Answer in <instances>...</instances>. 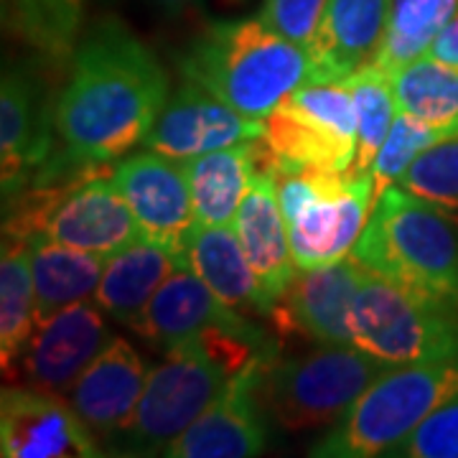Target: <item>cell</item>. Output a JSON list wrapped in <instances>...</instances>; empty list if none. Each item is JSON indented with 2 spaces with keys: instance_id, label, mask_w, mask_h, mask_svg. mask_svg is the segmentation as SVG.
<instances>
[{
  "instance_id": "cell-1",
  "label": "cell",
  "mask_w": 458,
  "mask_h": 458,
  "mask_svg": "<svg viewBox=\"0 0 458 458\" xmlns=\"http://www.w3.org/2000/svg\"><path fill=\"white\" fill-rule=\"evenodd\" d=\"M69 62L64 89L54 102L59 146L33 181L125 158L143 146L171 95L164 64L120 18L98 21Z\"/></svg>"
},
{
  "instance_id": "cell-2",
  "label": "cell",
  "mask_w": 458,
  "mask_h": 458,
  "mask_svg": "<svg viewBox=\"0 0 458 458\" xmlns=\"http://www.w3.org/2000/svg\"><path fill=\"white\" fill-rule=\"evenodd\" d=\"M183 80L204 87L250 120L265 123L293 89L309 82V51L262 18L216 21L181 54Z\"/></svg>"
},
{
  "instance_id": "cell-3",
  "label": "cell",
  "mask_w": 458,
  "mask_h": 458,
  "mask_svg": "<svg viewBox=\"0 0 458 458\" xmlns=\"http://www.w3.org/2000/svg\"><path fill=\"white\" fill-rule=\"evenodd\" d=\"M352 255L403 291L458 311L456 219L403 186L377 197Z\"/></svg>"
},
{
  "instance_id": "cell-4",
  "label": "cell",
  "mask_w": 458,
  "mask_h": 458,
  "mask_svg": "<svg viewBox=\"0 0 458 458\" xmlns=\"http://www.w3.org/2000/svg\"><path fill=\"white\" fill-rule=\"evenodd\" d=\"M3 234L54 242L113 258L140 237L128 201L117 191L110 164L82 165L56 179L36 181L5 201Z\"/></svg>"
},
{
  "instance_id": "cell-5",
  "label": "cell",
  "mask_w": 458,
  "mask_h": 458,
  "mask_svg": "<svg viewBox=\"0 0 458 458\" xmlns=\"http://www.w3.org/2000/svg\"><path fill=\"white\" fill-rule=\"evenodd\" d=\"M456 393L458 360L393 364L364 390L334 430L313 445L311 456H387Z\"/></svg>"
},
{
  "instance_id": "cell-6",
  "label": "cell",
  "mask_w": 458,
  "mask_h": 458,
  "mask_svg": "<svg viewBox=\"0 0 458 458\" xmlns=\"http://www.w3.org/2000/svg\"><path fill=\"white\" fill-rule=\"evenodd\" d=\"M385 364L354 344H318L301 354L270 357L262 372V403L283 430L336 426Z\"/></svg>"
},
{
  "instance_id": "cell-7",
  "label": "cell",
  "mask_w": 458,
  "mask_h": 458,
  "mask_svg": "<svg viewBox=\"0 0 458 458\" xmlns=\"http://www.w3.org/2000/svg\"><path fill=\"white\" fill-rule=\"evenodd\" d=\"M278 201L298 270L344 260L377 201L369 171L303 168L276 176Z\"/></svg>"
},
{
  "instance_id": "cell-8",
  "label": "cell",
  "mask_w": 458,
  "mask_h": 458,
  "mask_svg": "<svg viewBox=\"0 0 458 458\" xmlns=\"http://www.w3.org/2000/svg\"><path fill=\"white\" fill-rule=\"evenodd\" d=\"M232 375L237 372L201 342L165 352V360L148 372L131 418L102 441V448L114 456H164L219 397Z\"/></svg>"
},
{
  "instance_id": "cell-9",
  "label": "cell",
  "mask_w": 458,
  "mask_h": 458,
  "mask_svg": "<svg viewBox=\"0 0 458 458\" xmlns=\"http://www.w3.org/2000/svg\"><path fill=\"white\" fill-rule=\"evenodd\" d=\"M349 327L352 344L385 364L458 360L456 309L423 301L367 267Z\"/></svg>"
},
{
  "instance_id": "cell-10",
  "label": "cell",
  "mask_w": 458,
  "mask_h": 458,
  "mask_svg": "<svg viewBox=\"0 0 458 458\" xmlns=\"http://www.w3.org/2000/svg\"><path fill=\"white\" fill-rule=\"evenodd\" d=\"M113 181L131 207L140 237L164 247L186 267L197 214L181 161L146 148L114 165Z\"/></svg>"
},
{
  "instance_id": "cell-11",
  "label": "cell",
  "mask_w": 458,
  "mask_h": 458,
  "mask_svg": "<svg viewBox=\"0 0 458 458\" xmlns=\"http://www.w3.org/2000/svg\"><path fill=\"white\" fill-rule=\"evenodd\" d=\"M99 438L64 394L5 385L0 394V454L5 458L102 456Z\"/></svg>"
},
{
  "instance_id": "cell-12",
  "label": "cell",
  "mask_w": 458,
  "mask_h": 458,
  "mask_svg": "<svg viewBox=\"0 0 458 458\" xmlns=\"http://www.w3.org/2000/svg\"><path fill=\"white\" fill-rule=\"evenodd\" d=\"M258 357L237 375L209 408L165 448L168 458H247L260 456L267 445V423L262 403L265 361Z\"/></svg>"
},
{
  "instance_id": "cell-13",
  "label": "cell",
  "mask_w": 458,
  "mask_h": 458,
  "mask_svg": "<svg viewBox=\"0 0 458 458\" xmlns=\"http://www.w3.org/2000/svg\"><path fill=\"white\" fill-rule=\"evenodd\" d=\"M110 342L113 334L105 313L98 303L82 301L41 321L5 375L47 393L69 394L80 375Z\"/></svg>"
},
{
  "instance_id": "cell-14",
  "label": "cell",
  "mask_w": 458,
  "mask_h": 458,
  "mask_svg": "<svg viewBox=\"0 0 458 458\" xmlns=\"http://www.w3.org/2000/svg\"><path fill=\"white\" fill-rule=\"evenodd\" d=\"M54 110L31 66L8 64L0 87V161L3 201L18 197L56 150Z\"/></svg>"
},
{
  "instance_id": "cell-15",
  "label": "cell",
  "mask_w": 458,
  "mask_h": 458,
  "mask_svg": "<svg viewBox=\"0 0 458 458\" xmlns=\"http://www.w3.org/2000/svg\"><path fill=\"white\" fill-rule=\"evenodd\" d=\"M260 135H265V123L250 120L204 87L183 80L176 92L168 95L164 110L143 138V146L186 161Z\"/></svg>"
},
{
  "instance_id": "cell-16",
  "label": "cell",
  "mask_w": 458,
  "mask_h": 458,
  "mask_svg": "<svg viewBox=\"0 0 458 458\" xmlns=\"http://www.w3.org/2000/svg\"><path fill=\"white\" fill-rule=\"evenodd\" d=\"M361 262L354 255L313 270H298L288 293L273 311L280 331L316 344H352L349 313L361 283Z\"/></svg>"
},
{
  "instance_id": "cell-17",
  "label": "cell",
  "mask_w": 458,
  "mask_h": 458,
  "mask_svg": "<svg viewBox=\"0 0 458 458\" xmlns=\"http://www.w3.org/2000/svg\"><path fill=\"white\" fill-rule=\"evenodd\" d=\"M131 328L165 354L197 342L212 328H255V324L245 313L225 306L191 267H176Z\"/></svg>"
},
{
  "instance_id": "cell-18",
  "label": "cell",
  "mask_w": 458,
  "mask_h": 458,
  "mask_svg": "<svg viewBox=\"0 0 458 458\" xmlns=\"http://www.w3.org/2000/svg\"><path fill=\"white\" fill-rule=\"evenodd\" d=\"M390 13L393 0H328L309 47V82H344L375 64Z\"/></svg>"
},
{
  "instance_id": "cell-19",
  "label": "cell",
  "mask_w": 458,
  "mask_h": 458,
  "mask_svg": "<svg viewBox=\"0 0 458 458\" xmlns=\"http://www.w3.org/2000/svg\"><path fill=\"white\" fill-rule=\"evenodd\" d=\"M234 232L240 237V245L245 250L252 273L258 276L267 311L273 316L278 301L288 293L291 283L298 276L285 216L278 201L276 174L270 171L255 174L252 186L234 219Z\"/></svg>"
},
{
  "instance_id": "cell-20",
  "label": "cell",
  "mask_w": 458,
  "mask_h": 458,
  "mask_svg": "<svg viewBox=\"0 0 458 458\" xmlns=\"http://www.w3.org/2000/svg\"><path fill=\"white\" fill-rule=\"evenodd\" d=\"M146 377V364L135 346L123 336H113L66 397L102 443L131 418Z\"/></svg>"
},
{
  "instance_id": "cell-21",
  "label": "cell",
  "mask_w": 458,
  "mask_h": 458,
  "mask_svg": "<svg viewBox=\"0 0 458 458\" xmlns=\"http://www.w3.org/2000/svg\"><path fill=\"white\" fill-rule=\"evenodd\" d=\"M262 138V135H260ZM201 227H234L258 174V138L181 161Z\"/></svg>"
},
{
  "instance_id": "cell-22",
  "label": "cell",
  "mask_w": 458,
  "mask_h": 458,
  "mask_svg": "<svg viewBox=\"0 0 458 458\" xmlns=\"http://www.w3.org/2000/svg\"><path fill=\"white\" fill-rule=\"evenodd\" d=\"M186 267H191L229 309L245 316H270L234 227L197 225L186 250Z\"/></svg>"
},
{
  "instance_id": "cell-23",
  "label": "cell",
  "mask_w": 458,
  "mask_h": 458,
  "mask_svg": "<svg viewBox=\"0 0 458 458\" xmlns=\"http://www.w3.org/2000/svg\"><path fill=\"white\" fill-rule=\"evenodd\" d=\"M265 143L276 158V176L303 171V168H327L349 171L354 164L357 146L344 140L311 113L283 99L276 113L265 120Z\"/></svg>"
},
{
  "instance_id": "cell-24",
  "label": "cell",
  "mask_w": 458,
  "mask_h": 458,
  "mask_svg": "<svg viewBox=\"0 0 458 458\" xmlns=\"http://www.w3.org/2000/svg\"><path fill=\"white\" fill-rule=\"evenodd\" d=\"M176 267L183 265L164 247L138 240L128 250L107 258L95 303L107 318L131 327Z\"/></svg>"
},
{
  "instance_id": "cell-25",
  "label": "cell",
  "mask_w": 458,
  "mask_h": 458,
  "mask_svg": "<svg viewBox=\"0 0 458 458\" xmlns=\"http://www.w3.org/2000/svg\"><path fill=\"white\" fill-rule=\"evenodd\" d=\"M38 324L74 303L95 298L107 258L59 245L44 234L29 237Z\"/></svg>"
},
{
  "instance_id": "cell-26",
  "label": "cell",
  "mask_w": 458,
  "mask_h": 458,
  "mask_svg": "<svg viewBox=\"0 0 458 458\" xmlns=\"http://www.w3.org/2000/svg\"><path fill=\"white\" fill-rule=\"evenodd\" d=\"M38 327L29 240L3 234L0 258V357L8 372Z\"/></svg>"
},
{
  "instance_id": "cell-27",
  "label": "cell",
  "mask_w": 458,
  "mask_h": 458,
  "mask_svg": "<svg viewBox=\"0 0 458 458\" xmlns=\"http://www.w3.org/2000/svg\"><path fill=\"white\" fill-rule=\"evenodd\" d=\"M84 0H3L5 29L47 62H66L82 31Z\"/></svg>"
},
{
  "instance_id": "cell-28",
  "label": "cell",
  "mask_w": 458,
  "mask_h": 458,
  "mask_svg": "<svg viewBox=\"0 0 458 458\" xmlns=\"http://www.w3.org/2000/svg\"><path fill=\"white\" fill-rule=\"evenodd\" d=\"M397 110L458 135V66L420 56L390 74Z\"/></svg>"
},
{
  "instance_id": "cell-29",
  "label": "cell",
  "mask_w": 458,
  "mask_h": 458,
  "mask_svg": "<svg viewBox=\"0 0 458 458\" xmlns=\"http://www.w3.org/2000/svg\"><path fill=\"white\" fill-rule=\"evenodd\" d=\"M458 13V0H393L390 26L375 64L394 74L410 62L426 56L438 33Z\"/></svg>"
},
{
  "instance_id": "cell-30",
  "label": "cell",
  "mask_w": 458,
  "mask_h": 458,
  "mask_svg": "<svg viewBox=\"0 0 458 458\" xmlns=\"http://www.w3.org/2000/svg\"><path fill=\"white\" fill-rule=\"evenodd\" d=\"M344 82L352 92L354 113H357V153H354L352 168L372 174L377 153L385 143L387 132L393 128L394 114H397L393 80L377 64H367Z\"/></svg>"
},
{
  "instance_id": "cell-31",
  "label": "cell",
  "mask_w": 458,
  "mask_h": 458,
  "mask_svg": "<svg viewBox=\"0 0 458 458\" xmlns=\"http://www.w3.org/2000/svg\"><path fill=\"white\" fill-rule=\"evenodd\" d=\"M397 186L458 216V135L423 150L397 179Z\"/></svg>"
},
{
  "instance_id": "cell-32",
  "label": "cell",
  "mask_w": 458,
  "mask_h": 458,
  "mask_svg": "<svg viewBox=\"0 0 458 458\" xmlns=\"http://www.w3.org/2000/svg\"><path fill=\"white\" fill-rule=\"evenodd\" d=\"M443 138H451L433 125H426L423 120L412 117L408 113L394 114L393 128L387 132L385 143L377 153L375 164H372V179H375L377 197L387 189L394 186L397 179L410 168V164L428 150L430 146H436Z\"/></svg>"
},
{
  "instance_id": "cell-33",
  "label": "cell",
  "mask_w": 458,
  "mask_h": 458,
  "mask_svg": "<svg viewBox=\"0 0 458 458\" xmlns=\"http://www.w3.org/2000/svg\"><path fill=\"white\" fill-rule=\"evenodd\" d=\"M387 458H458V393L433 410Z\"/></svg>"
},
{
  "instance_id": "cell-34",
  "label": "cell",
  "mask_w": 458,
  "mask_h": 458,
  "mask_svg": "<svg viewBox=\"0 0 458 458\" xmlns=\"http://www.w3.org/2000/svg\"><path fill=\"white\" fill-rule=\"evenodd\" d=\"M328 0H262L260 18L280 36L309 51Z\"/></svg>"
},
{
  "instance_id": "cell-35",
  "label": "cell",
  "mask_w": 458,
  "mask_h": 458,
  "mask_svg": "<svg viewBox=\"0 0 458 458\" xmlns=\"http://www.w3.org/2000/svg\"><path fill=\"white\" fill-rule=\"evenodd\" d=\"M426 56H433L438 62H445V64L458 66V13L454 16V21L438 33V38L430 44Z\"/></svg>"
},
{
  "instance_id": "cell-36",
  "label": "cell",
  "mask_w": 458,
  "mask_h": 458,
  "mask_svg": "<svg viewBox=\"0 0 458 458\" xmlns=\"http://www.w3.org/2000/svg\"><path fill=\"white\" fill-rule=\"evenodd\" d=\"M153 3H158V5H164L168 11H179L183 5H191L194 0H153Z\"/></svg>"
}]
</instances>
